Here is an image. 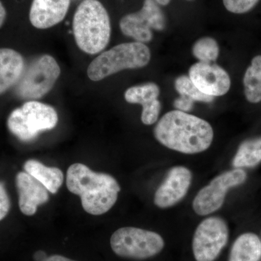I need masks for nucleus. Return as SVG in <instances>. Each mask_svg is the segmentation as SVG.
<instances>
[{
	"mask_svg": "<svg viewBox=\"0 0 261 261\" xmlns=\"http://www.w3.org/2000/svg\"><path fill=\"white\" fill-rule=\"evenodd\" d=\"M70 0H34L29 19L37 29H45L61 23L67 14Z\"/></svg>",
	"mask_w": 261,
	"mask_h": 261,
	"instance_id": "15",
	"label": "nucleus"
},
{
	"mask_svg": "<svg viewBox=\"0 0 261 261\" xmlns=\"http://www.w3.org/2000/svg\"><path fill=\"white\" fill-rule=\"evenodd\" d=\"M154 135L167 148L192 154L208 149L214 133L208 122L176 110L161 118L154 128Z\"/></svg>",
	"mask_w": 261,
	"mask_h": 261,
	"instance_id": "1",
	"label": "nucleus"
},
{
	"mask_svg": "<svg viewBox=\"0 0 261 261\" xmlns=\"http://www.w3.org/2000/svg\"><path fill=\"white\" fill-rule=\"evenodd\" d=\"M160 89L157 84L149 82L130 87L125 92L126 102L132 104H140L142 110V123L152 125L158 121L161 113V104L159 100Z\"/></svg>",
	"mask_w": 261,
	"mask_h": 261,
	"instance_id": "14",
	"label": "nucleus"
},
{
	"mask_svg": "<svg viewBox=\"0 0 261 261\" xmlns=\"http://www.w3.org/2000/svg\"><path fill=\"white\" fill-rule=\"evenodd\" d=\"M25 69L23 57L9 48H0V94L18 83Z\"/></svg>",
	"mask_w": 261,
	"mask_h": 261,
	"instance_id": "16",
	"label": "nucleus"
},
{
	"mask_svg": "<svg viewBox=\"0 0 261 261\" xmlns=\"http://www.w3.org/2000/svg\"><path fill=\"white\" fill-rule=\"evenodd\" d=\"M155 2L158 4L166 6V5L169 4L171 0H155Z\"/></svg>",
	"mask_w": 261,
	"mask_h": 261,
	"instance_id": "28",
	"label": "nucleus"
},
{
	"mask_svg": "<svg viewBox=\"0 0 261 261\" xmlns=\"http://www.w3.org/2000/svg\"><path fill=\"white\" fill-rule=\"evenodd\" d=\"M61 75V68L56 59L43 55L33 60L24 69L17 83L15 92L24 99H40L54 87Z\"/></svg>",
	"mask_w": 261,
	"mask_h": 261,
	"instance_id": "7",
	"label": "nucleus"
},
{
	"mask_svg": "<svg viewBox=\"0 0 261 261\" xmlns=\"http://www.w3.org/2000/svg\"><path fill=\"white\" fill-rule=\"evenodd\" d=\"M44 261H75V260H70V259L67 258V257H65L64 256H61V255H51V256L47 257V258L44 259Z\"/></svg>",
	"mask_w": 261,
	"mask_h": 261,
	"instance_id": "26",
	"label": "nucleus"
},
{
	"mask_svg": "<svg viewBox=\"0 0 261 261\" xmlns=\"http://www.w3.org/2000/svg\"><path fill=\"white\" fill-rule=\"evenodd\" d=\"M165 243L159 233L136 227H123L111 238L113 251L118 256L145 260L162 251Z\"/></svg>",
	"mask_w": 261,
	"mask_h": 261,
	"instance_id": "6",
	"label": "nucleus"
},
{
	"mask_svg": "<svg viewBox=\"0 0 261 261\" xmlns=\"http://www.w3.org/2000/svg\"><path fill=\"white\" fill-rule=\"evenodd\" d=\"M10 200L5 185L0 182V221L8 216L10 210Z\"/></svg>",
	"mask_w": 261,
	"mask_h": 261,
	"instance_id": "24",
	"label": "nucleus"
},
{
	"mask_svg": "<svg viewBox=\"0 0 261 261\" xmlns=\"http://www.w3.org/2000/svg\"><path fill=\"white\" fill-rule=\"evenodd\" d=\"M150 58V50L145 44L123 43L101 53L89 65L87 75L93 82H99L123 70L143 68Z\"/></svg>",
	"mask_w": 261,
	"mask_h": 261,
	"instance_id": "4",
	"label": "nucleus"
},
{
	"mask_svg": "<svg viewBox=\"0 0 261 261\" xmlns=\"http://www.w3.org/2000/svg\"><path fill=\"white\" fill-rule=\"evenodd\" d=\"M192 178L191 171L188 168L184 166L171 168L154 194L155 205L160 208H168L177 204L186 196Z\"/></svg>",
	"mask_w": 261,
	"mask_h": 261,
	"instance_id": "12",
	"label": "nucleus"
},
{
	"mask_svg": "<svg viewBox=\"0 0 261 261\" xmlns=\"http://www.w3.org/2000/svg\"><path fill=\"white\" fill-rule=\"evenodd\" d=\"M20 210L25 216H33L38 207L49 199V191L42 184L28 173L19 172L15 177Z\"/></svg>",
	"mask_w": 261,
	"mask_h": 261,
	"instance_id": "13",
	"label": "nucleus"
},
{
	"mask_svg": "<svg viewBox=\"0 0 261 261\" xmlns=\"http://www.w3.org/2000/svg\"><path fill=\"white\" fill-rule=\"evenodd\" d=\"M261 162V137L245 141L240 145L233 160V167L251 168Z\"/></svg>",
	"mask_w": 261,
	"mask_h": 261,
	"instance_id": "20",
	"label": "nucleus"
},
{
	"mask_svg": "<svg viewBox=\"0 0 261 261\" xmlns=\"http://www.w3.org/2000/svg\"><path fill=\"white\" fill-rule=\"evenodd\" d=\"M228 228L219 217L207 218L196 228L192 251L196 261H214L228 243Z\"/></svg>",
	"mask_w": 261,
	"mask_h": 261,
	"instance_id": "9",
	"label": "nucleus"
},
{
	"mask_svg": "<svg viewBox=\"0 0 261 261\" xmlns=\"http://www.w3.org/2000/svg\"><path fill=\"white\" fill-rule=\"evenodd\" d=\"M175 89L181 96L190 98L192 100L199 102H211L214 100V97L206 95L201 92L194 84L190 77L181 75L175 81Z\"/></svg>",
	"mask_w": 261,
	"mask_h": 261,
	"instance_id": "22",
	"label": "nucleus"
},
{
	"mask_svg": "<svg viewBox=\"0 0 261 261\" xmlns=\"http://www.w3.org/2000/svg\"><path fill=\"white\" fill-rule=\"evenodd\" d=\"M261 258V241L253 233L240 235L233 244L228 261H259Z\"/></svg>",
	"mask_w": 261,
	"mask_h": 261,
	"instance_id": "18",
	"label": "nucleus"
},
{
	"mask_svg": "<svg viewBox=\"0 0 261 261\" xmlns=\"http://www.w3.org/2000/svg\"><path fill=\"white\" fill-rule=\"evenodd\" d=\"M23 168L25 172L40 182L51 194L57 193L63 185L64 176L59 168L47 167L36 160H29Z\"/></svg>",
	"mask_w": 261,
	"mask_h": 261,
	"instance_id": "17",
	"label": "nucleus"
},
{
	"mask_svg": "<svg viewBox=\"0 0 261 261\" xmlns=\"http://www.w3.org/2000/svg\"><path fill=\"white\" fill-rule=\"evenodd\" d=\"M5 18H6V10L3 3L0 2V27L4 23Z\"/></svg>",
	"mask_w": 261,
	"mask_h": 261,
	"instance_id": "27",
	"label": "nucleus"
},
{
	"mask_svg": "<svg viewBox=\"0 0 261 261\" xmlns=\"http://www.w3.org/2000/svg\"><path fill=\"white\" fill-rule=\"evenodd\" d=\"M73 35L84 53L95 55L107 47L111 39V20L107 10L97 0H84L75 11Z\"/></svg>",
	"mask_w": 261,
	"mask_h": 261,
	"instance_id": "3",
	"label": "nucleus"
},
{
	"mask_svg": "<svg viewBox=\"0 0 261 261\" xmlns=\"http://www.w3.org/2000/svg\"><path fill=\"white\" fill-rule=\"evenodd\" d=\"M194 102L195 101L192 100L190 98L180 95V97L175 99L173 106L177 111L187 113L192 111L194 106Z\"/></svg>",
	"mask_w": 261,
	"mask_h": 261,
	"instance_id": "25",
	"label": "nucleus"
},
{
	"mask_svg": "<svg viewBox=\"0 0 261 261\" xmlns=\"http://www.w3.org/2000/svg\"><path fill=\"white\" fill-rule=\"evenodd\" d=\"M189 77L201 92L211 97L224 95L231 87L227 72L214 63H195L190 68Z\"/></svg>",
	"mask_w": 261,
	"mask_h": 261,
	"instance_id": "11",
	"label": "nucleus"
},
{
	"mask_svg": "<svg viewBox=\"0 0 261 261\" xmlns=\"http://www.w3.org/2000/svg\"><path fill=\"white\" fill-rule=\"evenodd\" d=\"M189 1H191V0H189Z\"/></svg>",
	"mask_w": 261,
	"mask_h": 261,
	"instance_id": "29",
	"label": "nucleus"
},
{
	"mask_svg": "<svg viewBox=\"0 0 261 261\" xmlns=\"http://www.w3.org/2000/svg\"><path fill=\"white\" fill-rule=\"evenodd\" d=\"M165 27L166 19L155 0H145L140 11L125 15L120 21L123 34L142 44L152 40V29L163 31Z\"/></svg>",
	"mask_w": 261,
	"mask_h": 261,
	"instance_id": "10",
	"label": "nucleus"
},
{
	"mask_svg": "<svg viewBox=\"0 0 261 261\" xmlns=\"http://www.w3.org/2000/svg\"><path fill=\"white\" fill-rule=\"evenodd\" d=\"M192 54L200 62L212 63L219 58V44L213 38H202L194 44L192 47Z\"/></svg>",
	"mask_w": 261,
	"mask_h": 261,
	"instance_id": "21",
	"label": "nucleus"
},
{
	"mask_svg": "<svg viewBox=\"0 0 261 261\" xmlns=\"http://www.w3.org/2000/svg\"><path fill=\"white\" fill-rule=\"evenodd\" d=\"M66 185L71 193L80 196L84 210L94 216L111 210L121 191L116 178L107 173L94 172L82 163L68 168Z\"/></svg>",
	"mask_w": 261,
	"mask_h": 261,
	"instance_id": "2",
	"label": "nucleus"
},
{
	"mask_svg": "<svg viewBox=\"0 0 261 261\" xmlns=\"http://www.w3.org/2000/svg\"><path fill=\"white\" fill-rule=\"evenodd\" d=\"M246 178V172L241 168H235L216 176L196 195L192 203L194 211L199 216L216 212L222 207L228 190L242 185Z\"/></svg>",
	"mask_w": 261,
	"mask_h": 261,
	"instance_id": "8",
	"label": "nucleus"
},
{
	"mask_svg": "<svg viewBox=\"0 0 261 261\" xmlns=\"http://www.w3.org/2000/svg\"><path fill=\"white\" fill-rule=\"evenodd\" d=\"M244 90L247 101L258 103L261 101V56H255L247 68L243 79Z\"/></svg>",
	"mask_w": 261,
	"mask_h": 261,
	"instance_id": "19",
	"label": "nucleus"
},
{
	"mask_svg": "<svg viewBox=\"0 0 261 261\" xmlns=\"http://www.w3.org/2000/svg\"><path fill=\"white\" fill-rule=\"evenodd\" d=\"M228 11L235 14H243L250 11L259 0H223Z\"/></svg>",
	"mask_w": 261,
	"mask_h": 261,
	"instance_id": "23",
	"label": "nucleus"
},
{
	"mask_svg": "<svg viewBox=\"0 0 261 261\" xmlns=\"http://www.w3.org/2000/svg\"><path fill=\"white\" fill-rule=\"evenodd\" d=\"M58 122V113L51 106L30 100L10 113L8 127L18 140L28 142L35 140L40 132L54 128Z\"/></svg>",
	"mask_w": 261,
	"mask_h": 261,
	"instance_id": "5",
	"label": "nucleus"
}]
</instances>
